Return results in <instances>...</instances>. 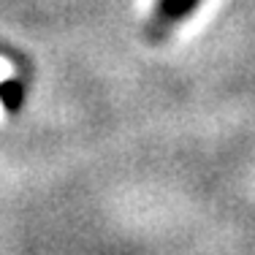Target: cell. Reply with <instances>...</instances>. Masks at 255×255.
I'll return each instance as SVG.
<instances>
[{
	"label": "cell",
	"instance_id": "1",
	"mask_svg": "<svg viewBox=\"0 0 255 255\" xmlns=\"http://www.w3.org/2000/svg\"><path fill=\"white\" fill-rule=\"evenodd\" d=\"M198 0H157L155 14H152V25H149V33L160 38L168 27H174L177 22H182L193 8H196Z\"/></svg>",
	"mask_w": 255,
	"mask_h": 255
},
{
	"label": "cell",
	"instance_id": "2",
	"mask_svg": "<svg viewBox=\"0 0 255 255\" xmlns=\"http://www.w3.org/2000/svg\"><path fill=\"white\" fill-rule=\"evenodd\" d=\"M22 103H25V87H22V82H16V79H8V82L0 84V106L5 109V112H19Z\"/></svg>",
	"mask_w": 255,
	"mask_h": 255
}]
</instances>
